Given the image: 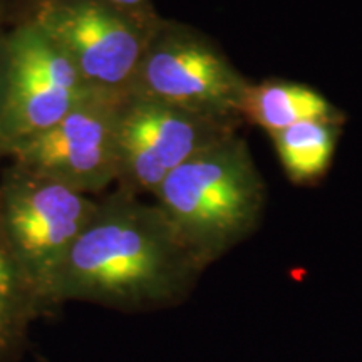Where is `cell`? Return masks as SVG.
<instances>
[{
	"label": "cell",
	"instance_id": "obj_2",
	"mask_svg": "<svg viewBox=\"0 0 362 362\" xmlns=\"http://www.w3.org/2000/svg\"><path fill=\"white\" fill-rule=\"evenodd\" d=\"M153 202L208 269L257 232L267 188L250 148L237 133L175 170L153 193Z\"/></svg>",
	"mask_w": 362,
	"mask_h": 362
},
{
	"label": "cell",
	"instance_id": "obj_11",
	"mask_svg": "<svg viewBox=\"0 0 362 362\" xmlns=\"http://www.w3.org/2000/svg\"><path fill=\"white\" fill-rule=\"evenodd\" d=\"M39 315L42 314L17 265L0 215V362L19 354Z\"/></svg>",
	"mask_w": 362,
	"mask_h": 362
},
{
	"label": "cell",
	"instance_id": "obj_4",
	"mask_svg": "<svg viewBox=\"0 0 362 362\" xmlns=\"http://www.w3.org/2000/svg\"><path fill=\"white\" fill-rule=\"evenodd\" d=\"M250 83L210 35L161 16L128 93L243 126Z\"/></svg>",
	"mask_w": 362,
	"mask_h": 362
},
{
	"label": "cell",
	"instance_id": "obj_9",
	"mask_svg": "<svg viewBox=\"0 0 362 362\" xmlns=\"http://www.w3.org/2000/svg\"><path fill=\"white\" fill-rule=\"evenodd\" d=\"M243 124L259 126L269 134L305 121L346 123L347 115L312 86L287 79L250 83L242 104Z\"/></svg>",
	"mask_w": 362,
	"mask_h": 362
},
{
	"label": "cell",
	"instance_id": "obj_12",
	"mask_svg": "<svg viewBox=\"0 0 362 362\" xmlns=\"http://www.w3.org/2000/svg\"><path fill=\"white\" fill-rule=\"evenodd\" d=\"M44 0H0V19L8 25L30 19Z\"/></svg>",
	"mask_w": 362,
	"mask_h": 362
},
{
	"label": "cell",
	"instance_id": "obj_13",
	"mask_svg": "<svg viewBox=\"0 0 362 362\" xmlns=\"http://www.w3.org/2000/svg\"><path fill=\"white\" fill-rule=\"evenodd\" d=\"M8 30L11 25L0 19V115H2L4 101H6L8 83V64H11V45H8Z\"/></svg>",
	"mask_w": 362,
	"mask_h": 362
},
{
	"label": "cell",
	"instance_id": "obj_5",
	"mask_svg": "<svg viewBox=\"0 0 362 362\" xmlns=\"http://www.w3.org/2000/svg\"><path fill=\"white\" fill-rule=\"evenodd\" d=\"M240 128L237 121L124 94L116 124V188L153 197L175 170Z\"/></svg>",
	"mask_w": 362,
	"mask_h": 362
},
{
	"label": "cell",
	"instance_id": "obj_10",
	"mask_svg": "<svg viewBox=\"0 0 362 362\" xmlns=\"http://www.w3.org/2000/svg\"><path fill=\"white\" fill-rule=\"evenodd\" d=\"M342 123L305 121L270 134L279 161L293 185H315L327 175Z\"/></svg>",
	"mask_w": 362,
	"mask_h": 362
},
{
	"label": "cell",
	"instance_id": "obj_3",
	"mask_svg": "<svg viewBox=\"0 0 362 362\" xmlns=\"http://www.w3.org/2000/svg\"><path fill=\"white\" fill-rule=\"evenodd\" d=\"M98 208L79 193L11 161L0 173V215L17 265L37 302L51 312L57 272Z\"/></svg>",
	"mask_w": 362,
	"mask_h": 362
},
{
	"label": "cell",
	"instance_id": "obj_1",
	"mask_svg": "<svg viewBox=\"0 0 362 362\" xmlns=\"http://www.w3.org/2000/svg\"><path fill=\"white\" fill-rule=\"evenodd\" d=\"M205 270L155 202L116 188L98 197L93 218L59 269L52 307L170 309L187 300Z\"/></svg>",
	"mask_w": 362,
	"mask_h": 362
},
{
	"label": "cell",
	"instance_id": "obj_7",
	"mask_svg": "<svg viewBox=\"0 0 362 362\" xmlns=\"http://www.w3.org/2000/svg\"><path fill=\"white\" fill-rule=\"evenodd\" d=\"M160 17L139 19L106 0H44L30 19L66 52L90 89L124 96Z\"/></svg>",
	"mask_w": 362,
	"mask_h": 362
},
{
	"label": "cell",
	"instance_id": "obj_6",
	"mask_svg": "<svg viewBox=\"0 0 362 362\" xmlns=\"http://www.w3.org/2000/svg\"><path fill=\"white\" fill-rule=\"evenodd\" d=\"M8 45V83L0 115V156L4 158L51 129L96 93L34 19L11 25Z\"/></svg>",
	"mask_w": 362,
	"mask_h": 362
},
{
	"label": "cell",
	"instance_id": "obj_14",
	"mask_svg": "<svg viewBox=\"0 0 362 362\" xmlns=\"http://www.w3.org/2000/svg\"><path fill=\"white\" fill-rule=\"evenodd\" d=\"M106 2H110L117 8H121V11L133 13V16L144 21H153L156 17H160L153 0H106Z\"/></svg>",
	"mask_w": 362,
	"mask_h": 362
},
{
	"label": "cell",
	"instance_id": "obj_8",
	"mask_svg": "<svg viewBox=\"0 0 362 362\" xmlns=\"http://www.w3.org/2000/svg\"><path fill=\"white\" fill-rule=\"evenodd\" d=\"M121 98L96 90L51 129L17 148L8 160L98 198L116 185Z\"/></svg>",
	"mask_w": 362,
	"mask_h": 362
}]
</instances>
